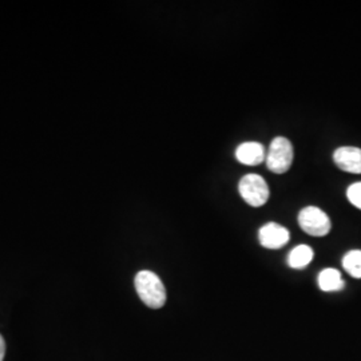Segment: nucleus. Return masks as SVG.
<instances>
[{"label":"nucleus","mask_w":361,"mask_h":361,"mask_svg":"<svg viewBox=\"0 0 361 361\" xmlns=\"http://www.w3.org/2000/svg\"><path fill=\"white\" fill-rule=\"evenodd\" d=\"M349 202L361 210V182L352 183L347 190Z\"/></svg>","instance_id":"9b49d317"},{"label":"nucleus","mask_w":361,"mask_h":361,"mask_svg":"<svg viewBox=\"0 0 361 361\" xmlns=\"http://www.w3.org/2000/svg\"><path fill=\"white\" fill-rule=\"evenodd\" d=\"M267 166L274 174H284L293 162V146L285 137H276L271 141L265 158Z\"/></svg>","instance_id":"7ed1b4c3"},{"label":"nucleus","mask_w":361,"mask_h":361,"mask_svg":"<svg viewBox=\"0 0 361 361\" xmlns=\"http://www.w3.org/2000/svg\"><path fill=\"white\" fill-rule=\"evenodd\" d=\"M344 285L345 283L341 277V273L337 269L326 268L319 274V288L323 292H338L344 288Z\"/></svg>","instance_id":"6e6552de"},{"label":"nucleus","mask_w":361,"mask_h":361,"mask_svg":"<svg viewBox=\"0 0 361 361\" xmlns=\"http://www.w3.org/2000/svg\"><path fill=\"white\" fill-rule=\"evenodd\" d=\"M235 158L246 166H257L267 158L265 147L258 142L241 143L235 150Z\"/></svg>","instance_id":"0eeeda50"},{"label":"nucleus","mask_w":361,"mask_h":361,"mask_svg":"<svg viewBox=\"0 0 361 361\" xmlns=\"http://www.w3.org/2000/svg\"><path fill=\"white\" fill-rule=\"evenodd\" d=\"M344 269L355 279H361V250H350L343 258Z\"/></svg>","instance_id":"9d476101"},{"label":"nucleus","mask_w":361,"mask_h":361,"mask_svg":"<svg viewBox=\"0 0 361 361\" xmlns=\"http://www.w3.org/2000/svg\"><path fill=\"white\" fill-rule=\"evenodd\" d=\"M135 290L143 304L152 310H159L166 302V289L161 279L150 271H141L134 279Z\"/></svg>","instance_id":"f257e3e1"},{"label":"nucleus","mask_w":361,"mask_h":361,"mask_svg":"<svg viewBox=\"0 0 361 361\" xmlns=\"http://www.w3.org/2000/svg\"><path fill=\"white\" fill-rule=\"evenodd\" d=\"M238 192L246 204L253 207H264L271 195L267 180L258 174L244 176L238 183Z\"/></svg>","instance_id":"f03ea898"},{"label":"nucleus","mask_w":361,"mask_h":361,"mask_svg":"<svg viewBox=\"0 0 361 361\" xmlns=\"http://www.w3.org/2000/svg\"><path fill=\"white\" fill-rule=\"evenodd\" d=\"M289 238H290L289 231L283 225L276 224V222L265 224L258 231L259 244L267 249H271V250H277V249L286 245L289 243Z\"/></svg>","instance_id":"39448f33"},{"label":"nucleus","mask_w":361,"mask_h":361,"mask_svg":"<svg viewBox=\"0 0 361 361\" xmlns=\"http://www.w3.org/2000/svg\"><path fill=\"white\" fill-rule=\"evenodd\" d=\"M314 257L313 249L308 245H298L289 253L288 265L293 269H304Z\"/></svg>","instance_id":"1a4fd4ad"},{"label":"nucleus","mask_w":361,"mask_h":361,"mask_svg":"<svg viewBox=\"0 0 361 361\" xmlns=\"http://www.w3.org/2000/svg\"><path fill=\"white\" fill-rule=\"evenodd\" d=\"M334 161L337 168L352 173L361 174V149L353 146L338 147L334 153Z\"/></svg>","instance_id":"423d86ee"},{"label":"nucleus","mask_w":361,"mask_h":361,"mask_svg":"<svg viewBox=\"0 0 361 361\" xmlns=\"http://www.w3.org/2000/svg\"><path fill=\"white\" fill-rule=\"evenodd\" d=\"M298 225L304 232L313 237H324L332 228L328 214L316 207H304L298 213Z\"/></svg>","instance_id":"20e7f679"},{"label":"nucleus","mask_w":361,"mask_h":361,"mask_svg":"<svg viewBox=\"0 0 361 361\" xmlns=\"http://www.w3.org/2000/svg\"><path fill=\"white\" fill-rule=\"evenodd\" d=\"M4 355H6V343H4L3 336L0 335V361H3Z\"/></svg>","instance_id":"f8f14e48"}]
</instances>
